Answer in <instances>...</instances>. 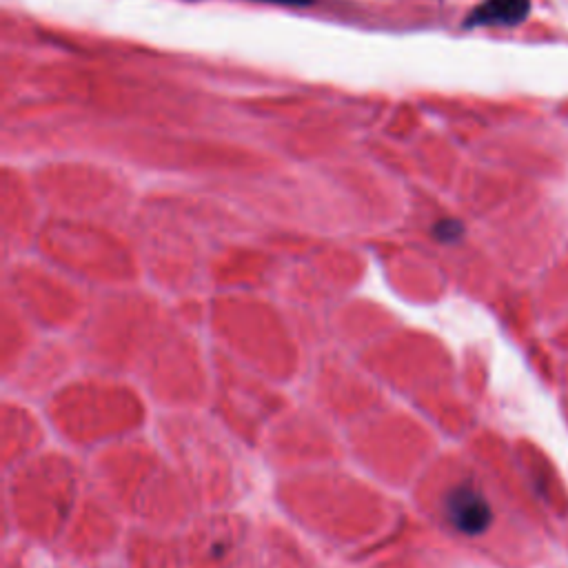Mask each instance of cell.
Returning a JSON list of instances; mask_svg holds the SVG:
<instances>
[{
  "label": "cell",
  "instance_id": "1",
  "mask_svg": "<svg viewBox=\"0 0 568 568\" xmlns=\"http://www.w3.org/2000/svg\"><path fill=\"white\" fill-rule=\"evenodd\" d=\"M446 515L449 522L464 535H480L489 529L493 522L491 504L486 497L473 489L469 484L455 486V489L446 495Z\"/></svg>",
  "mask_w": 568,
  "mask_h": 568
},
{
  "label": "cell",
  "instance_id": "3",
  "mask_svg": "<svg viewBox=\"0 0 568 568\" xmlns=\"http://www.w3.org/2000/svg\"><path fill=\"white\" fill-rule=\"evenodd\" d=\"M433 233L440 242H455V240L462 238L464 227L460 225L458 220H440L438 225H435Z\"/></svg>",
  "mask_w": 568,
  "mask_h": 568
},
{
  "label": "cell",
  "instance_id": "4",
  "mask_svg": "<svg viewBox=\"0 0 568 568\" xmlns=\"http://www.w3.org/2000/svg\"><path fill=\"white\" fill-rule=\"evenodd\" d=\"M265 3H280V5H307L311 0H265Z\"/></svg>",
  "mask_w": 568,
  "mask_h": 568
},
{
  "label": "cell",
  "instance_id": "2",
  "mask_svg": "<svg viewBox=\"0 0 568 568\" xmlns=\"http://www.w3.org/2000/svg\"><path fill=\"white\" fill-rule=\"evenodd\" d=\"M531 0H484L469 16V25H517L529 16Z\"/></svg>",
  "mask_w": 568,
  "mask_h": 568
}]
</instances>
